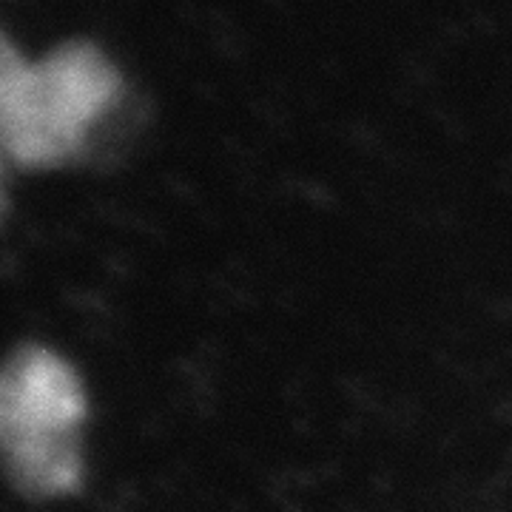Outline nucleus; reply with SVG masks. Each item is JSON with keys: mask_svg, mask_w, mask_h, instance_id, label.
I'll return each instance as SVG.
<instances>
[{"mask_svg": "<svg viewBox=\"0 0 512 512\" xmlns=\"http://www.w3.org/2000/svg\"><path fill=\"white\" fill-rule=\"evenodd\" d=\"M86 393L55 350L20 345L0 379V441L9 481L26 498L77 493Z\"/></svg>", "mask_w": 512, "mask_h": 512, "instance_id": "obj_1", "label": "nucleus"}, {"mask_svg": "<svg viewBox=\"0 0 512 512\" xmlns=\"http://www.w3.org/2000/svg\"><path fill=\"white\" fill-rule=\"evenodd\" d=\"M0 77L3 146L23 168L69 160L120 89L114 66L89 43L60 46L40 63L3 46Z\"/></svg>", "mask_w": 512, "mask_h": 512, "instance_id": "obj_2", "label": "nucleus"}]
</instances>
